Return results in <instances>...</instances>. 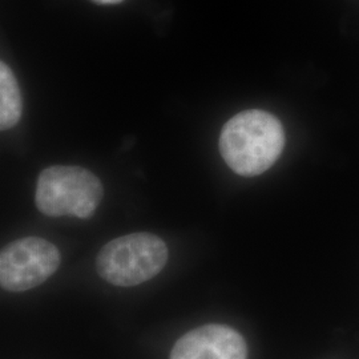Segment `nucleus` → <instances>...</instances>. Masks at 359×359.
Masks as SVG:
<instances>
[{
	"mask_svg": "<svg viewBox=\"0 0 359 359\" xmlns=\"http://www.w3.org/2000/svg\"><path fill=\"white\" fill-rule=\"evenodd\" d=\"M60 252L39 237L16 240L0 255V283L8 292H27L46 283L60 266Z\"/></svg>",
	"mask_w": 359,
	"mask_h": 359,
	"instance_id": "nucleus-4",
	"label": "nucleus"
},
{
	"mask_svg": "<svg viewBox=\"0 0 359 359\" xmlns=\"http://www.w3.org/2000/svg\"><path fill=\"white\" fill-rule=\"evenodd\" d=\"M167 261V245L160 237L132 233L105 245L96 259V268L107 283L136 286L156 277Z\"/></svg>",
	"mask_w": 359,
	"mask_h": 359,
	"instance_id": "nucleus-3",
	"label": "nucleus"
},
{
	"mask_svg": "<svg viewBox=\"0 0 359 359\" xmlns=\"http://www.w3.org/2000/svg\"><path fill=\"white\" fill-rule=\"evenodd\" d=\"M93 1L97 4H117V3H121L123 0H93Z\"/></svg>",
	"mask_w": 359,
	"mask_h": 359,
	"instance_id": "nucleus-7",
	"label": "nucleus"
},
{
	"mask_svg": "<svg viewBox=\"0 0 359 359\" xmlns=\"http://www.w3.org/2000/svg\"><path fill=\"white\" fill-rule=\"evenodd\" d=\"M103 194L102 181L88 169L55 165L40 173L35 203L39 210L50 217L90 218Z\"/></svg>",
	"mask_w": 359,
	"mask_h": 359,
	"instance_id": "nucleus-2",
	"label": "nucleus"
},
{
	"mask_svg": "<svg viewBox=\"0 0 359 359\" xmlns=\"http://www.w3.org/2000/svg\"><path fill=\"white\" fill-rule=\"evenodd\" d=\"M23 114V99L16 77L4 62L0 63V128L11 129Z\"/></svg>",
	"mask_w": 359,
	"mask_h": 359,
	"instance_id": "nucleus-6",
	"label": "nucleus"
},
{
	"mask_svg": "<svg viewBox=\"0 0 359 359\" xmlns=\"http://www.w3.org/2000/svg\"><path fill=\"white\" fill-rule=\"evenodd\" d=\"M243 335L225 325H205L182 335L169 359H246Z\"/></svg>",
	"mask_w": 359,
	"mask_h": 359,
	"instance_id": "nucleus-5",
	"label": "nucleus"
},
{
	"mask_svg": "<svg viewBox=\"0 0 359 359\" xmlns=\"http://www.w3.org/2000/svg\"><path fill=\"white\" fill-rule=\"evenodd\" d=\"M219 152L231 170L253 177L266 172L285 147L283 124L265 111L250 109L233 116L219 135Z\"/></svg>",
	"mask_w": 359,
	"mask_h": 359,
	"instance_id": "nucleus-1",
	"label": "nucleus"
}]
</instances>
